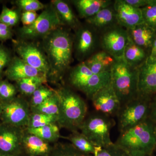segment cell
Masks as SVG:
<instances>
[{"label":"cell","instance_id":"1","mask_svg":"<svg viewBox=\"0 0 156 156\" xmlns=\"http://www.w3.org/2000/svg\"><path fill=\"white\" fill-rule=\"evenodd\" d=\"M69 30L61 27L48 34L39 43L50 67L48 82L57 83L60 82L72 62L73 35Z\"/></svg>","mask_w":156,"mask_h":156},{"label":"cell","instance_id":"2","mask_svg":"<svg viewBox=\"0 0 156 156\" xmlns=\"http://www.w3.org/2000/svg\"><path fill=\"white\" fill-rule=\"evenodd\" d=\"M117 145L132 156H154L156 144V125L149 118L121 132Z\"/></svg>","mask_w":156,"mask_h":156},{"label":"cell","instance_id":"3","mask_svg":"<svg viewBox=\"0 0 156 156\" xmlns=\"http://www.w3.org/2000/svg\"><path fill=\"white\" fill-rule=\"evenodd\" d=\"M56 90L59 99L57 125L72 132L78 131L87 118V104L69 87L62 86Z\"/></svg>","mask_w":156,"mask_h":156},{"label":"cell","instance_id":"4","mask_svg":"<svg viewBox=\"0 0 156 156\" xmlns=\"http://www.w3.org/2000/svg\"><path fill=\"white\" fill-rule=\"evenodd\" d=\"M110 72L111 82L121 105L139 95L138 69L131 67L123 58L115 59Z\"/></svg>","mask_w":156,"mask_h":156},{"label":"cell","instance_id":"5","mask_svg":"<svg viewBox=\"0 0 156 156\" xmlns=\"http://www.w3.org/2000/svg\"><path fill=\"white\" fill-rule=\"evenodd\" d=\"M110 72L93 73L83 62L71 70L69 80L73 87L91 100L98 90L110 83Z\"/></svg>","mask_w":156,"mask_h":156},{"label":"cell","instance_id":"6","mask_svg":"<svg viewBox=\"0 0 156 156\" xmlns=\"http://www.w3.org/2000/svg\"><path fill=\"white\" fill-rule=\"evenodd\" d=\"M63 27L53 5H45L32 25L20 27L17 31L19 40L34 41L41 40L56 29Z\"/></svg>","mask_w":156,"mask_h":156},{"label":"cell","instance_id":"7","mask_svg":"<svg viewBox=\"0 0 156 156\" xmlns=\"http://www.w3.org/2000/svg\"><path fill=\"white\" fill-rule=\"evenodd\" d=\"M114 124L111 117L97 112L86 118L80 130L95 146L105 147L113 143L110 131Z\"/></svg>","mask_w":156,"mask_h":156},{"label":"cell","instance_id":"8","mask_svg":"<svg viewBox=\"0 0 156 156\" xmlns=\"http://www.w3.org/2000/svg\"><path fill=\"white\" fill-rule=\"evenodd\" d=\"M151 98L139 95L121 105L116 115L120 132L133 128L148 118Z\"/></svg>","mask_w":156,"mask_h":156},{"label":"cell","instance_id":"9","mask_svg":"<svg viewBox=\"0 0 156 156\" xmlns=\"http://www.w3.org/2000/svg\"><path fill=\"white\" fill-rule=\"evenodd\" d=\"M13 43L18 57L31 67L44 74L47 77L50 67L47 56L40 44L19 39Z\"/></svg>","mask_w":156,"mask_h":156},{"label":"cell","instance_id":"10","mask_svg":"<svg viewBox=\"0 0 156 156\" xmlns=\"http://www.w3.org/2000/svg\"><path fill=\"white\" fill-rule=\"evenodd\" d=\"M2 103L1 119L4 124L26 128L28 126L31 113L29 102L23 97Z\"/></svg>","mask_w":156,"mask_h":156},{"label":"cell","instance_id":"11","mask_svg":"<svg viewBox=\"0 0 156 156\" xmlns=\"http://www.w3.org/2000/svg\"><path fill=\"white\" fill-rule=\"evenodd\" d=\"M98 32L87 23L75 31L73 35V53L78 61L83 62L92 54L98 43Z\"/></svg>","mask_w":156,"mask_h":156},{"label":"cell","instance_id":"12","mask_svg":"<svg viewBox=\"0 0 156 156\" xmlns=\"http://www.w3.org/2000/svg\"><path fill=\"white\" fill-rule=\"evenodd\" d=\"M101 33L100 41L103 50L115 59L123 58L124 50L129 39L127 30L117 25Z\"/></svg>","mask_w":156,"mask_h":156},{"label":"cell","instance_id":"13","mask_svg":"<svg viewBox=\"0 0 156 156\" xmlns=\"http://www.w3.org/2000/svg\"><path fill=\"white\" fill-rule=\"evenodd\" d=\"M25 129L2 123L0 126V153L24 156L23 141Z\"/></svg>","mask_w":156,"mask_h":156},{"label":"cell","instance_id":"14","mask_svg":"<svg viewBox=\"0 0 156 156\" xmlns=\"http://www.w3.org/2000/svg\"><path fill=\"white\" fill-rule=\"evenodd\" d=\"M91 100L98 112L111 117L116 115L121 106L111 82L98 90Z\"/></svg>","mask_w":156,"mask_h":156},{"label":"cell","instance_id":"15","mask_svg":"<svg viewBox=\"0 0 156 156\" xmlns=\"http://www.w3.org/2000/svg\"><path fill=\"white\" fill-rule=\"evenodd\" d=\"M118 24L126 30L144 23L141 9L128 5L124 0H116L113 3Z\"/></svg>","mask_w":156,"mask_h":156},{"label":"cell","instance_id":"16","mask_svg":"<svg viewBox=\"0 0 156 156\" xmlns=\"http://www.w3.org/2000/svg\"><path fill=\"white\" fill-rule=\"evenodd\" d=\"M138 94L151 98L156 94V60L146 61L138 69Z\"/></svg>","mask_w":156,"mask_h":156},{"label":"cell","instance_id":"17","mask_svg":"<svg viewBox=\"0 0 156 156\" xmlns=\"http://www.w3.org/2000/svg\"><path fill=\"white\" fill-rule=\"evenodd\" d=\"M5 75L8 80L15 82L37 76H44L47 77L44 74L31 67L17 56L12 57L5 71Z\"/></svg>","mask_w":156,"mask_h":156},{"label":"cell","instance_id":"18","mask_svg":"<svg viewBox=\"0 0 156 156\" xmlns=\"http://www.w3.org/2000/svg\"><path fill=\"white\" fill-rule=\"evenodd\" d=\"M53 145L44 141L25 129L23 149L25 156H49L53 150Z\"/></svg>","mask_w":156,"mask_h":156},{"label":"cell","instance_id":"19","mask_svg":"<svg viewBox=\"0 0 156 156\" xmlns=\"http://www.w3.org/2000/svg\"><path fill=\"white\" fill-rule=\"evenodd\" d=\"M127 30L129 39L134 44L147 51H150L156 37L155 31L144 23Z\"/></svg>","mask_w":156,"mask_h":156},{"label":"cell","instance_id":"20","mask_svg":"<svg viewBox=\"0 0 156 156\" xmlns=\"http://www.w3.org/2000/svg\"><path fill=\"white\" fill-rule=\"evenodd\" d=\"M113 5L104 8L94 16L86 19V23L100 33L119 25Z\"/></svg>","mask_w":156,"mask_h":156},{"label":"cell","instance_id":"21","mask_svg":"<svg viewBox=\"0 0 156 156\" xmlns=\"http://www.w3.org/2000/svg\"><path fill=\"white\" fill-rule=\"evenodd\" d=\"M63 27L75 31L81 23L71 7L66 1L53 0L51 2Z\"/></svg>","mask_w":156,"mask_h":156},{"label":"cell","instance_id":"22","mask_svg":"<svg viewBox=\"0 0 156 156\" xmlns=\"http://www.w3.org/2000/svg\"><path fill=\"white\" fill-rule=\"evenodd\" d=\"M71 2L76 9L79 17L86 20L104 8L111 5L114 2L110 0H73Z\"/></svg>","mask_w":156,"mask_h":156},{"label":"cell","instance_id":"23","mask_svg":"<svg viewBox=\"0 0 156 156\" xmlns=\"http://www.w3.org/2000/svg\"><path fill=\"white\" fill-rule=\"evenodd\" d=\"M115 59L104 50L92 54L84 61L87 67L93 73L110 72Z\"/></svg>","mask_w":156,"mask_h":156},{"label":"cell","instance_id":"24","mask_svg":"<svg viewBox=\"0 0 156 156\" xmlns=\"http://www.w3.org/2000/svg\"><path fill=\"white\" fill-rule=\"evenodd\" d=\"M146 50L134 44L130 39L124 50L123 58L131 67L139 69L147 59Z\"/></svg>","mask_w":156,"mask_h":156},{"label":"cell","instance_id":"25","mask_svg":"<svg viewBox=\"0 0 156 156\" xmlns=\"http://www.w3.org/2000/svg\"><path fill=\"white\" fill-rule=\"evenodd\" d=\"M79 151L88 155H93L98 147L95 146L85 135L78 131H74L65 137Z\"/></svg>","mask_w":156,"mask_h":156},{"label":"cell","instance_id":"26","mask_svg":"<svg viewBox=\"0 0 156 156\" xmlns=\"http://www.w3.org/2000/svg\"><path fill=\"white\" fill-rule=\"evenodd\" d=\"M59 128L57 124H51L41 128L25 129L29 133L37 136L46 142L54 144L62 137Z\"/></svg>","mask_w":156,"mask_h":156},{"label":"cell","instance_id":"27","mask_svg":"<svg viewBox=\"0 0 156 156\" xmlns=\"http://www.w3.org/2000/svg\"><path fill=\"white\" fill-rule=\"evenodd\" d=\"M18 92L23 95L31 96L39 87L48 83L46 76H37L25 78L16 82Z\"/></svg>","mask_w":156,"mask_h":156},{"label":"cell","instance_id":"28","mask_svg":"<svg viewBox=\"0 0 156 156\" xmlns=\"http://www.w3.org/2000/svg\"><path fill=\"white\" fill-rule=\"evenodd\" d=\"M59 108V99L56 92L41 104L30 108L31 112L35 113L57 115Z\"/></svg>","mask_w":156,"mask_h":156},{"label":"cell","instance_id":"29","mask_svg":"<svg viewBox=\"0 0 156 156\" xmlns=\"http://www.w3.org/2000/svg\"><path fill=\"white\" fill-rule=\"evenodd\" d=\"M57 115L31 112L27 128H41L51 124H57Z\"/></svg>","mask_w":156,"mask_h":156},{"label":"cell","instance_id":"30","mask_svg":"<svg viewBox=\"0 0 156 156\" xmlns=\"http://www.w3.org/2000/svg\"><path fill=\"white\" fill-rule=\"evenodd\" d=\"M49 156H92L78 151L71 143H56L53 144V150Z\"/></svg>","mask_w":156,"mask_h":156},{"label":"cell","instance_id":"31","mask_svg":"<svg viewBox=\"0 0 156 156\" xmlns=\"http://www.w3.org/2000/svg\"><path fill=\"white\" fill-rule=\"evenodd\" d=\"M55 92L56 90L48 87L46 84L41 85L30 96V100L29 102L30 108L41 104Z\"/></svg>","mask_w":156,"mask_h":156},{"label":"cell","instance_id":"32","mask_svg":"<svg viewBox=\"0 0 156 156\" xmlns=\"http://www.w3.org/2000/svg\"><path fill=\"white\" fill-rule=\"evenodd\" d=\"M20 11L19 10L11 9L5 6H3L0 14V22L11 27L15 26L20 20Z\"/></svg>","mask_w":156,"mask_h":156},{"label":"cell","instance_id":"33","mask_svg":"<svg viewBox=\"0 0 156 156\" xmlns=\"http://www.w3.org/2000/svg\"><path fill=\"white\" fill-rule=\"evenodd\" d=\"M144 23L156 32V0H151V2L141 8Z\"/></svg>","mask_w":156,"mask_h":156},{"label":"cell","instance_id":"34","mask_svg":"<svg viewBox=\"0 0 156 156\" xmlns=\"http://www.w3.org/2000/svg\"><path fill=\"white\" fill-rule=\"evenodd\" d=\"M92 156H132L128 152L115 143L105 147H97Z\"/></svg>","mask_w":156,"mask_h":156},{"label":"cell","instance_id":"35","mask_svg":"<svg viewBox=\"0 0 156 156\" xmlns=\"http://www.w3.org/2000/svg\"><path fill=\"white\" fill-rule=\"evenodd\" d=\"M17 87L8 80L2 81L1 91H0V101L2 102H6L14 99L17 97L18 92Z\"/></svg>","mask_w":156,"mask_h":156},{"label":"cell","instance_id":"36","mask_svg":"<svg viewBox=\"0 0 156 156\" xmlns=\"http://www.w3.org/2000/svg\"><path fill=\"white\" fill-rule=\"evenodd\" d=\"M18 10L23 12L35 11L44 9L45 5L38 0H17L14 2Z\"/></svg>","mask_w":156,"mask_h":156},{"label":"cell","instance_id":"37","mask_svg":"<svg viewBox=\"0 0 156 156\" xmlns=\"http://www.w3.org/2000/svg\"><path fill=\"white\" fill-rule=\"evenodd\" d=\"M12 57L10 50L3 45L0 44V77L2 74L4 69L8 67Z\"/></svg>","mask_w":156,"mask_h":156},{"label":"cell","instance_id":"38","mask_svg":"<svg viewBox=\"0 0 156 156\" xmlns=\"http://www.w3.org/2000/svg\"><path fill=\"white\" fill-rule=\"evenodd\" d=\"M38 15L35 11L23 12L21 14L20 20L23 26L27 27L32 25L38 17Z\"/></svg>","mask_w":156,"mask_h":156},{"label":"cell","instance_id":"39","mask_svg":"<svg viewBox=\"0 0 156 156\" xmlns=\"http://www.w3.org/2000/svg\"><path fill=\"white\" fill-rule=\"evenodd\" d=\"M13 35L14 32L12 27L0 22V42L12 39Z\"/></svg>","mask_w":156,"mask_h":156},{"label":"cell","instance_id":"40","mask_svg":"<svg viewBox=\"0 0 156 156\" xmlns=\"http://www.w3.org/2000/svg\"><path fill=\"white\" fill-rule=\"evenodd\" d=\"M148 118L156 125V94L151 97Z\"/></svg>","mask_w":156,"mask_h":156},{"label":"cell","instance_id":"41","mask_svg":"<svg viewBox=\"0 0 156 156\" xmlns=\"http://www.w3.org/2000/svg\"><path fill=\"white\" fill-rule=\"evenodd\" d=\"M128 5L136 8L141 9L149 5L151 0H124Z\"/></svg>","mask_w":156,"mask_h":156},{"label":"cell","instance_id":"42","mask_svg":"<svg viewBox=\"0 0 156 156\" xmlns=\"http://www.w3.org/2000/svg\"><path fill=\"white\" fill-rule=\"evenodd\" d=\"M147 60L149 61L156 60V37L154 40L152 46L149 53Z\"/></svg>","mask_w":156,"mask_h":156},{"label":"cell","instance_id":"43","mask_svg":"<svg viewBox=\"0 0 156 156\" xmlns=\"http://www.w3.org/2000/svg\"><path fill=\"white\" fill-rule=\"evenodd\" d=\"M2 103L0 101V116L2 114Z\"/></svg>","mask_w":156,"mask_h":156},{"label":"cell","instance_id":"44","mask_svg":"<svg viewBox=\"0 0 156 156\" xmlns=\"http://www.w3.org/2000/svg\"><path fill=\"white\" fill-rule=\"evenodd\" d=\"M0 156H24L13 155L8 154L0 153Z\"/></svg>","mask_w":156,"mask_h":156},{"label":"cell","instance_id":"45","mask_svg":"<svg viewBox=\"0 0 156 156\" xmlns=\"http://www.w3.org/2000/svg\"><path fill=\"white\" fill-rule=\"evenodd\" d=\"M1 83H2V81H0V91H1Z\"/></svg>","mask_w":156,"mask_h":156},{"label":"cell","instance_id":"46","mask_svg":"<svg viewBox=\"0 0 156 156\" xmlns=\"http://www.w3.org/2000/svg\"><path fill=\"white\" fill-rule=\"evenodd\" d=\"M155 152L156 153V144L155 148V151H154V153H155Z\"/></svg>","mask_w":156,"mask_h":156},{"label":"cell","instance_id":"47","mask_svg":"<svg viewBox=\"0 0 156 156\" xmlns=\"http://www.w3.org/2000/svg\"><path fill=\"white\" fill-rule=\"evenodd\" d=\"M1 124H0V126H1Z\"/></svg>","mask_w":156,"mask_h":156},{"label":"cell","instance_id":"48","mask_svg":"<svg viewBox=\"0 0 156 156\" xmlns=\"http://www.w3.org/2000/svg\"></svg>","mask_w":156,"mask_h":156}]
</instances>
